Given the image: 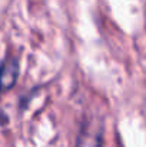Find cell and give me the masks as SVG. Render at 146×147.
Instances as JSON below:
<instances>
[{"mask_svg": "<svg viewBox=\"0 0 146 147\" xmlns=\"http://www.w3.org/2000/svg\"><path fill=\"white\" fill-rule=\"evenodd\" d=\"M19 60L16 57H6L0 63V94L13 89L19 79Z\"/></svg>", "mask_w": 146, "mask_h": 147, "instance_id": "6da1fadb", "label": "cell"}, {"mask_svg": "<svg viewBox=\"0 0 146 147\" xmlns=\"http://www.w3.org/2000/svg\"><path fill=\"white\" fill-rule=\"evenodd\" d=\"M76 147H103L102 129L92 126L90 123L85 124L77 136Z\"/></svg>", "mask_w": 146, "mask_h": 147, "instance_id": "7a4b0ae2", "label": "cell"}]
</instances>
